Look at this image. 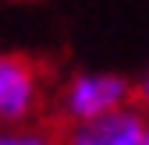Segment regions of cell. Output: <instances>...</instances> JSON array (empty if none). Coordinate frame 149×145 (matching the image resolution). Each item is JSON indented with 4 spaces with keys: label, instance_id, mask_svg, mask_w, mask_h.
<instances>
[{
    "label": "cell",
    "instance_id": "obj_2",
    "mask_svg": "<svg viewBox=\"0 0 149 145\" xmlns=\"http://www.w3.org/2000/svg\"><path fill=\"white\" fill-rule=\"evenodd\" d=\"M43 67L22 53H0V120L25 124L43 103Z\"/></svg>",
    "mask_w": 149,
    "mask_h": 145
},
{
    "label": "cell",
    "instance_id": "obj_6",
    "mask_svg": "<svg viewBox=\"0 0 149 145\" xmlns=\"http://www.w3.org/2000/svg\"><path fill=\"white\" fill-rule=\"evenodd\" d=\"M142 145H149V135H146V142H142Z\"/></svg>",
    "mask_w": 149,
    "mask_h": 145
},
{
    "label": "cell",
    "instance_id": "obj_3",
    "mask_svg": "<svg viewBox=\"0 0 149 145\" xmlns=\"http://www.w3.org/2000/svg\"><path fill=\"white\" fill-rule=\"evenodd\" d=\"M149 135L146 113L139 106H128L121 113H110L92 124H74L64 131L68 145H142Z\"/></svg>",
    "mask_w": 149,
    "mask_h": 145
},
{
    "label": "cell",
    "instance_id": "obj_1",
    "mask_svg": "<svg viewBox=\"0 0 149 145\" xmlns=\"http://www.w3.org/2000/svg\"><path fill=\"white\" fill-rule=\"evenodd\" d=\"M135 106V88L117 75H74L61 92V110L71 124H92Z\"/></svg>",
    "mask_w": 149,
    "mask_h": 145
},
{
    "label": "cell",
    "instance_id": "obj_4",
    "mask_svg": "<svg viewBox=\"0 0 149 145\" xmlns=\"http://www.w3.org/2000/svg\"><path fill=\"white\" fill-rule=\"evenodd\" d=\"M0 145H68L57 128H11L0 131Z\"/></svg>",
    "mask_w": 149,
    "mask_h": 145
},
{
    "label": "cell",
    "instance_id": "obj_5",
    "mask_svg": "<svg viewBox=\"0 0 149 145\" xmlns=\"http://www.w3.org/2000/svg\"><path fill=\"white\" fill-rule=\"evenodd\" d=\"M135 106H139L142 113H149V75H146V78H142V85L135 88Z\"/></svg>",
    "mask_w": 149,
    "mask_h": 145
}]
</instances>
